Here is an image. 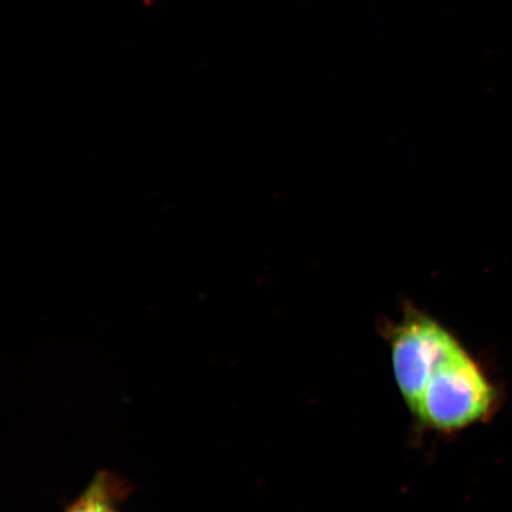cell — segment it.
Returning <instances> with one entry per match:
<instances>
[{"label": "cell", "instance_id": "cell-1", "mask_svg": "<svg viewBox=\"0 0 512 512\" xmlns=\"http://www.w3.org/2000/svg\"><path fill=\"white\" fill-rule=\"evenodd\" d=\"M495 390L462 344L433 370L411 412L441 433L464 430L488 416Z\"/></svg>", "mask_w": 512, "mask_h": 512}, {"label": "cell", "instance_id": "cell-2", "mask_svg": "<svg viewBox=\"0 0 512 512\" xmlns=\"http://www.w3.org/2000/svg\"><path fill=\"white\" fill-rule=\"evenodd\" d=\"M462 344L437 320L409 311L389 334L390 360L399 392L411 409L428 377Z\"/></svg>", "mask_w": 512, "mask_h": 512}, {"label": "cell", "instance_id": "cell-3", "mask_svg": "<svg viewBox=\"0 0 512 512\" xmlns=\"http://www.w3.org/2000/svg\"><path fill=\"white\" fill-rule=\"evenodd\" d=\"M69 512H114L111 504L105 499V494L98 488L89 491L88 494L76 503Z\"/></svg>", "mask_w": 512, "mask_h": 512}]
</instances>
